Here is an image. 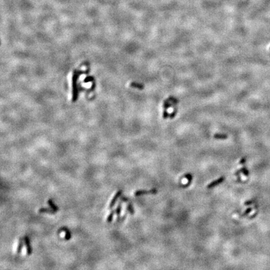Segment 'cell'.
Segmentation results:
<instances>
[{"mask_svg": "<svg viewBox=\"0 0 270 270\" xmlns=\"http://www.w3.org/2000/svg\"><path fill=\"white\" fill-rule=\"evenodd\" d=\"M122 193H123L122 190H121V189H120V190H118L117 192L114 194V196H113V198H112L111 201H110V205H109V206H108V209H112V208L114 207V205H115V204H116V203L117 202L118 199L119 198L121 197V195H122Z\"/></svg>", "mask_w": 270, "mask_h": 270, "instance_id": "1", "label": "cell"}, {"mask_svg": "<svg viewBox=\"0 0 270 270\" xmlns=\"http://www.w3.org/2000/svg\"><path fill=\"white\" fill-rule=\"evenodd\" d=\"M23 238H24V243H25V246L26 248L27 255H31V254H32L33 249L31 246V243H30V240H29V237H28V236H25Z\"/></svg>", "mask_w": 270, "mask_h": 270, "instance_id": "2", "label": "cell"}, {"mask_svg": "<svg viewBox=\"0 0 270 270\" xmlns=\"http://www.w3.org/2000/svg\"><path fill=\"white\" fill-rule=\"evenodd\" d=\"M158 191L156 188H153V189L149 190V191H146V190H138V191H135V196H142V195H146V194H156L157 193Z\"/></svg>", "mask_w": 270, "mask_h": 270, "instance_id": "3", "label": "cell"}, {"mask_svg": "<svg viewBox=\"0 0 270 270\" xmlns=\"http://www.w3.org/2000/svg\"><path fill=\"white\" fill-rule=\"evenodd\" d=\"M64 232L65 233V236L63 238V239L65 240H69L71 238V233L68 228H67L66 227H62L60 228L58 231V233H60V232Z\"/></svg>", "mask_w": 270, "mask_h": 270, "instance_id": "4", "label": "cell"}, {"mask_svg": "<svg viewBox=\"0 0 270 270\" xmlns=\"http://www.w3.org/2000/svg\"><path fill=\"white\" fill-rule=\"evenodd\" d=\"M224 180V176L220 177V178H218V180H214V181H213V182L208 184V185L207 186V188L208 189H210V188H214V187L216 186H218V184H221V183H223Z\"/></svg>", "mask_w": 270, "mask_h": 270, "instance_id": "5", "label": "cell"}, {"mask_svg": "<svg viewBox=\"0 0 270 270\" xmlns=\"http://www.w3.org/2000/svg\"><path fill=\"white\" fill-rule=\"evenodd\" d=\"M184 177L186 178H187V180H188V183H187L186 184H183V185H181V188H187V187H188L190 184H191V181H192V180H193V174H191V173H186V174H185L184 175Z\"/></svg>", "mask_w": 270, "mask_h": 270, "instance_id": "6", "label": "cell"}, {"mask_svg": "<svg viewBox=\"0 0 270 270\" xmlns=\"http://www.w3.org/2000/svg\"><path fill=\"white\" fill-rule=\"evenodd\" d=\"M38 212L39 213H49V214H54L56 212L54 211L51 208H39Z\"/></svg>", "mask_w": 270, "mask_h": 270, "instance_id": "7", "label": "cell"}, {"mask_svg": "<svg viewBox=\"0 0 270 270\" xmlns=\"http://www.w3.org/2000/svg\"><path fill=\"white\" fill-rule=\"evenodd\" d=\"M23 241H24V238H20V239H19V242H18V246H17V249H16V253L18 254H20L21 253L23 247Z\"/></svg>", "mask_w": 270, "mask_h": 270, "instance_id": "8", "label": "cell"}, {"mask_svg": "<svg viewBox=\"0 0 270 270\" xmlns=\"http://www.w3.org/2000/svg\"><path fill=\"white\" fill-rule=\"evenodd\" d=\"M48 205L49 206L50 208H51L52 209H53V210L56 212V213L59 210L58 207V206L54 203L53 199H49L48 200Z\"/></svg>", "mask_w": 270, "mask_h": 270, "instance_id": "9", "label": "cell"}, {"mask_svg": "<svg viewBox=\"0 0 270 270\" xmlns=\"http://www.w3.org/2000/svg\"><path fill=\"white\" fill-rule=\"evenodd\" d=\"M115 213H116L115 209H113V210H112L110 212V214H109L108 216L107 219H106V221H107V223H110L112 221V220H113V216H114Z\"/></svg>", "mask_w": 270, "mask_h": 270, "instance_id": "10", "label": "cell"}, {"mask_svg": "<svg viewBox=\"0 0 270 270\" xmlns=\"http://www.w3.org/2000/svg\"><path fill=\"white\" fill-rule=\"evenodd\" d=\"M214 138L217 139H224L228 138V135L226 134H215L214 135Z\"/></svg>", "mask_w": 270, "mask_h": 270, "instance_id": "11", "label": "cell"}, {"mask_svg": "<svg viewBox=\"0 0 270 270\" xmlns=\"http://www.w3.org/2000/svg\"><path fill=\"white\" fill-rule=\"evenodd\" d=\"M121 204H122V201H120L119 202L117 208H116V209H115V210H116V215H117L118 217L120 216V214H121V209H122Z\"/></svg>", "mask_w": 270, "mask_h": 270, "instance_id": "12", "label": "cell"}, {"mask_svg": "<svg viewBox=\"0 0 270 270\" xmlns=\"http://www.w3.org/2000/svg\"><path fill=\"white\" fill-rule=\"evenodd\" d=\"M127 211H128L130 214H135V209H134V208L133 206V205L131 202L128 203V205H127Z\"/></svg>", "mask_w": 270, "mask_h": 270, "instance_id": "13", "label": "cell"}, {"mask_svg": "<svg viewBox=\"0 0 270 270\" xmlns=\"http://www.w3.org/2000/svg\"><path fill=\"white\" fill-rule=\"evenodd\" d=\"M240 171H241V173H243L244 174H245V176H248V175H249V171H248V170H247V168L246 167H243L242 168L240 169Z\"/></svg>", "mask_w": 270, "mask_h": 270, "instance_id": "14", "label": "cell"}, {"mask_svg": "<svg viewBox=\"0 0 270 270\" xmlns=\"http://www.w3.org/2000/svg\"><path fill=\"white\" fill-rule=\"evenodd\" d=\"M131 86L134 87V88H137L138 89H142L144 88V86L142 85H140V84L138 83H132L131 84Z\"/></svg>", "mask_w": 270, "mask_h": 270, "instance_id": "15", "label": "cell"}, {"mask_svg": "<svg viewBox=\"0 0 270 270\" xmlns=\"http://www.w3.org/2000/svg\"><path fill=\"white\" fill-rule=\"evenodd\" d=\"M251 210H252V208H251L247 209V210H246L245 212H244L243 213L242 215H241V216H246V215H247V214H249V213H250L251 211Z\"/></svg>", "mask_w": 270, "mask_h": 270, "instance_id": "16", "label": "cell"}, {"mask_svg": "<svg viewBox=\"0 0 270 270\" xmlns=\"http://www.w3.org/2000/svg\"><path fill=\"white\" fill-rule=\"evenodd\" d=\"M120 201H121L122 202H128L130 201V199H129L128 198H127V197H125V196H123V197H121V198Z\"/></svg>", "mask_w": 270, "mask_h": 270, "instance_id": "17", "label": "cell"}, {"mask_svg": "<svg viewBox=\"0 0 270 270\" xmlns=\"http://www.w3.org/2000/svg\"><path fill=\"white\" fill-rule=\"evenodd\" d=\"M246 158H242L241 160H240V164H245V163H246Z\"/></svg>", "mask_w": 270, "mask_h": 270, "instance_id": "18", "label": "cell"}, {"mask_svg": "<svg viewBox=\"0 0 270 270\" xmlns=\"http://www.w3.org/2000/svg\"><path fill=\"white\" fill-rule=\"evenodd\" d=\"M253 203H254V201H248L245 202V205H251V204Z\"/></svg>", "mask_w": 270, "mask_h": 270, "instance_id": "19", "label": "cell"}, {"mask_svg": "<svg viewBox=\"0 0 270 270\" xmlns=\"http://www.w3.org/2000/svg\"></svg>", "mask_w": 270, "mask_h": 270, "instance_id": "20", "label": "cell"}]
</instances>
